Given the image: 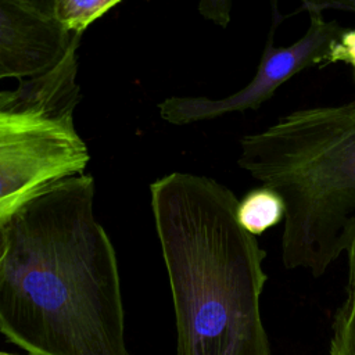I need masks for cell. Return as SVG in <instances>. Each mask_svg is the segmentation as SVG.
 Instances as JSON below:
<instances>
[{
  "mask_svg": "<svg viewBox=\"0 0 355 355\" xmlns=\"http://www.w3.org/2000/svg\"><path fill=\"white\" fill-rule=\"evenodd\" d=\"M0 355H12V354H6V352H0Z\"/></svg>",
  "mask_w": 355,
  "mask_h": 355,
  "instance_id": "obj_14",
  "label": "cell"
},
{
  "mask_svg": "<svg viewBox=\"0 0 355 355\" xmlns=\"http://www.w3.org/2000/svg\"><path fill=\"white\" fill-rule=\"evenodd\" d=\"M308 14L309 26L305 33L293 44L279 47L275 46V33L282 22V15L273 3V21L252 79L239 92L219 100L168 97L158 104L161 118L172 125H189L232 112L258 110L295 73L311 65L320 68L331 44L344 29L336 21L324 19L320 12Z\"/></svg>",
  "mask_w": 355,
  "mask_h": 355,
  "instance_id": "obj_4",
  "label": "cell"
},
{
  "mask_svg": "<svg viewBox=\"0 0 355 355\" xmlns=\"http://www.w3.org/2000/svg\"><path fill=\"white\" fill-rule=\"evenodd\" d=\"M6 78H7V75L0 69V80H1V79H6Z\"/></svg>",
  "mask_w": 355,
  "mask_h": 355,
  "instance_id": "obj_13",
  "label": "cell"
},
{
  "mask_svg": "<svg viewBox=\"0 0 355 355\" xmlns=\"http://www.w3.org/2000/svg\"><path fill=\"white\" fill-rule=\"evenodd\" d=\"M51 1L0 0V69L7 78H36L64 58L76 35L57 24Z\"/></svg>",
  "mask_w": 355,
  "mask_h": 355,
  "instance_id": "obj_6",
  "label": "cell"
},
{
  "mask_svg": "<svg viewBox=\"0 0 355 355\" xmlns=\"http://www.w3.org/2000/svg\"><path fill=\"white\" fill-rule=\"evenodd\" d=\"M301 8L306 12H323L326 10H338V11H348L355 14V0H305L301 4Z\"/></svg>",
  "mask_w": 355,
  "mask_h": 355,
  "instance_id": "obj_12",
  "label": "cell"
},
{
  "mask_svg": "<svg viewBox=\"0 0 355 355\" xmlns=\"http://www.w3.org/2000/svg\"><path fill=\"white\" fill-rule=\"evenodd\" d=\"M173 300L176 355H272L261 319L265 250L222 183L172 172L150 186Z\"/></svg>",
  "mask_w": 355,
  "mask_h": 355,
  "instance_id": "obj_2",
  "label": "cell"
},
{
  "mask_svg": "<svg viewBox=\"0 0 355 355\" xmlns=\"http://www.w3.org/2000/svg\"><path fill=\"white\" fill-rule=\"evenodd\" d=\"M284 219L282 197L265 186L248 191L237 204V220L252 236H259Z\"/></svg>",
  "mask_w": 355,
  "mask_h": 355,
  "instance_id": "obj_8",
  "label": "cell"
},
{
  "mask_svg": "<svg viewBox=\"0 0 355 355\" xmlns=\"http://www.w3.org/2000/svg\"><path fill=\"white\" fill-rule=\"evenodd\" d=\"M119 3V0H53L51 12L65 32L82 36L89 25Z\"/></svg>",
  "mask_w": 355,
  "mask_h": 355,
  "instance_id": "obj_10",
  "label": "cell"
},
{
  "mask_svg": "<svg viewBox=\"0 0 355 355\" xmlns=\"http://www.w3.org/2000/svg\"><path fill=\"white\" fill-rule=\"evenodd\" d=\"M80 39L73 37L64 58L49 72L18 80L14 90L0 92V136L73 115L80 100L76 83Z\"/></svg>",
  "mask_w": 355,
  "mask_h": 355,
  "instance_id": "obj_7",
  "label": "cell"
},
{
  "mask_svg": "<svg viewBox=\"0 0 355 355\" xmlns=\"http://www.w3.org/2000/svg\"><path fill=\"white\" fill-rule=\"evenodd\" d=\"M90 159L73 115L0 136V222L47 186L83 173Z\"/></svg>",
  "mask_w": 355,
  "mask_h": 355,
  "instance_id": "obj_5",
  "label": "cell"
},
{
  "mask_svg": "<svg viewBox=\"0 0 355 355\" xmlns=\"http://www.w3.org/2000/svg\"><path fill=\"white\" fill-rule=\"evenodd\" d=\"M94 193L92 175H72L0 222V331L31 355H129Z\"/></svg>",
  "mask_w": 355,
  "mask_h": 355,
  "instance_id": "obj_1",
  "label": "cell"
},
{
  "mask_svg": "<svg viewBox=\"0 0 355 355\" xmlns=\"http://www.w3.org/2000/svg\"><path fill=\"white\" fill-rule=\"evenodd\" d=\"M334 62H347L355 71V29H344L340 37L331 44L320 68Z\"/></svg>",
  "mask_w": 355,
  "mask_h": 355,
  "instance_id": "obj_11",
  "label": "cell"
},
{
  "mask_svg": "<svg viewBox=\"0 0 355 355\" xmlns=\"http://www.w3.org/2000/svg\"><path fill=\"white\" fill-rule=\"evenodd\" d=\"M347 261L345 300L333 320L330 355H355V237L347 250Z\"/></svg>",
  "mask_w": 355,
  "mask_h": 355,
  "instance_id": "obj_9",
  "label": "cell"
},
{
  "mask_svg": "<svg viewBox=\"0 0 355 355\" xmlns=\"http://www.w3.org/2000/svg\"><path fill=\"white\" fill-rule=\"evenodd\" d=\"M237 164L283 200L284 268L324 275L355 237V100L300 108L243 136Z\"/></svg>",
  "mask_w": 355,
  "mask_h": 355,
  "instance_id": "obj_3",
  "label": "cell"
}]
</instances>
